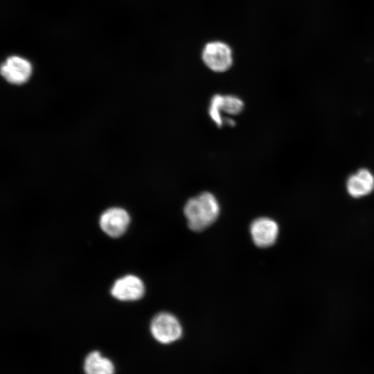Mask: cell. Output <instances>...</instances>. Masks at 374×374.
Wrapping results in <instances>:
<instances>
[{
	"label": "cell",
	"mask_w": 374,
	"mask_h": 374,
	"mask_svg": "<svg viewBox=\"0 0 374 374\" xmlns=\"http://www.w3.org/2000/svg\"><path fill=\"white\" fill-rule=\"evenodd\" d=\"M32 72L30 62L19 56L8 57L1 65V73L9 82L22 84L28 80Z\"/></svg>",
	"instance_id": "52a82bcc"
},
{
	"label": "cell",
	"mask_w": 374,
	"mask_h": 374,
	"mask_svg": "<svg viewBox=\"0 0 374 374\" xmlns=\"http://www.w3.org/2000/svg\"><path fill=\"white\" fill-rule=\"evenodd\" d=\"M184 213L189 228L200 231L216 220L220 213V205L212 193L204 192L188 199Z\"/></svg>",
	"instance_id": "6da1fadb"
},
{
	"label": "cell",
	"mask_w": 374,
	"mask_h": 374,
	"mask_svg": "<svg viewBox=\"0 0 374 374\" xmlns=\"http://www.w3.org/2000/svg\"><path fill=\"white\" fill-rule=\"evenodd\" d=\"M218 102L221 113L224 112L230 115L240 113L244 107L243 101L238 96L233 95L218 94Z\"/></svg>",
	"instance_id": "30bf717a"
},
{
	"label": "cell",
	"mask_w": 374,
	"mask_h": 374,
	"mask_svg": "<svg viewBox=\"0 0 374 374\" xmlns=\"http://www.w3.org/2000/svg\"><path fill=\"white\" fill-rule=\"evenodd\" d=\"M206 66L215 72H224L233 64V54L229 46L220 41L207 43L202 53Z\"/></svg>",
	"instance_id": "3957f363"
},
{
	"label": "cell",
	"mask_w": 374,
	"mask_h": 374,
	"mask_svg": "<svg viewBox=\"0 0 374 374\" xmlns=\"http://www.w3.org/2000/svg\"><path fill=\"white\" fill-rule=\"evenodd\" d=\"M144 292L145 287L143 281L133 275H127L118 279L111 290L113 296L125 301L140 299Z\"/></svg>",
	"instance_id": "5b68a950"
},
{
	"label": "cell",
	"mask_w": 374,
	"mask_h": 374,
	"mask_svg": "<svg viewBox=\"0 0 374 374\" xmlns=\"http://www.w3.org/2000/svg\"><path fill=\"white\" fill-rule=\"evenodd\" d=\"M346 188L353 197L367 195L374 189V176L367 169H361L349 177Z\"/></svg>",
	"instance_id": "ba28073f"
},
{
	"label": "cell",
	"mask_w": 374,
	"mask_h": 374,
	"mask_svg": "<svg viewBox=\"0 0 374 374\" xmlns=\"http://www.w3.org/2000/svg\"><path fill=\"white\" fill-rule=\"evenodd\" d=\"M84 371L85 374H114L115 368L109 359L94 350L85 357Z\"/></svg>",
	"instance_id": "9c48e42d"
},
{
	"label": "cell",
	"mask_w": 374,
	"mask_h": 374,
	"mask_svg": "<svg viewBox=\"0 0 374 374\" xmlns=\"http://www.w3.org/2000/svg\"><path fill=\"white\" fill-rule=\"evenodd\" d=\"M130 223L128 213L121 208L106 210L100 216V226L108 235L117 238L126 231Z\"/></svg>",
	"instance_id": "8992f818"
},
{
	"label": "cell",
	"mask_w": 374,
	"mask_h": 374,
	"mask_svg": "<svg viewBox=\"0 0 374 374\" xmlns=\"http://www.w3.org/2000/svg\"><path fill=\"white\" fill-rule=\"evenodd\" d=\"M250 233L256 245L267 247L275 243L278 234V226L269 217H259L251 223Z\"/></svg>",
	"instance_id": "277c9868"
},
{
	"label": "cell",
	"mask_w": 374,
	"mask_h": 374,
	"mask_svg": "<svg viewBox=\"0 0 374 374\" xmlns=\"http://www.w3.org/2000/svg\"><path fill=\"white\" fill-rule=\"evenodd\" d=\"M150 332L159 343L169 344L181 337L183 330L175 316L168 312H161L152 319L150 323Z\"/></svg>",
	"instance_id": "7a4b0ae2"
},
{
	"label": "cell",
	"mask_w": 374,
	"mask_h": 374,
	"mask_svg": "<svg viewBox=\"0 0 374 374\" xmlns=\"http://www.w3.org/2000/svg\"><path fill=\"white\" fill-rule=\"evenodd\" d=\"M208 113L211 119L217 126H222L224 123L219 107L217 94L215 95L211 100Z\"/></svg>",
	"instance_id": "8fae6325"
}]
</instances>
